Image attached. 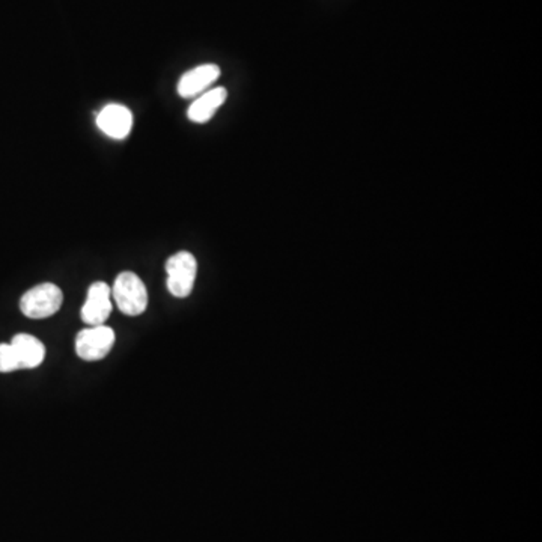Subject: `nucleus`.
Segmentation results:
<instances>
[{"label":"nucleus","instance_id":"nucleus-1","mask_svg":"<svg viewBox=\"0 0 542 542\" xmlns=\"http://www.w3.org/2000/svg\"><path fill=\"white\" fill-rule=\"evenodd\" d=\"M112 297L124 315H142L148 308V290L136 273L124 271L116 278Z\"/></svg>","mask_w":542,"mask_h":542},{"label":"nucleus","instance_id":"nucleus-2","mask_svg":"<svg viewBox=\"0 0 542 542\" xmlns=\"http://www.w3.org/2000/svg\"><path fill=\"white\" fill-rule=\"evenodd\" d=\"M64 294L55 283H41L30 288L20 300V311L32 320H43L55 315L62 308Z\"/></svg>","mask_w":542,"mask_h":542},{"label":"nucleus","instance_id":"nucleus-3","mask_svg":"<svg viewBox=\"0 0 542 542\" xmlns=\"http://www.w3.org/2000/svg\"><path fill=\"white\" fill-rule=\"evenodd\" d=\"M167 291L176 299H186L197 281V258L190 252H178L166 260Z\"/></svg>","mask_w":542,"mask_h":542},{"label":"nucleus","instance_id":"nucleus-4","mask_svg":"<svg viewBox=\"0 0 542 542\" xmlns=\"http://www.w3.org/2000/svg\"><path fill=\"white\" fill-rule=\"evenodd\" d=\"M115 339V330L107 325L88 327L76 336V353L85 362H99L111 353Z\"/></svg>","mask_w":542,"mask_h":542},{"label":"nucleus","instance_id":"nucleus-5","mask_svg":"<svg viewBox=\"0 0 542 542\" xmlns=\"http://www.w3.org/2000/svg\"><path fill=\"white\" fill-rule=\"evenodd\" d=\"M112 309V288L106 282H94L88 290L86 302L80 311L81 321L88 325H103Z\"/></svg>","mask_w":542,"mask_h":542},{"label":"nucleus","instance_id":"nucleus-6","mask_svg":"<svg viewBox=\"0 0 542 542\" xmlns=\"http://www.w3.org/2000/svg\"><path fill=\"white\" fill-rule=\"evenodd\" d=\"M220 69L216 64L199 65L197 69H188L181 76L176 90L181 99H195L204 94L214 81L220 78Z\"/></svg>","mask_w":542,"mask_h":542},{"label":"nucleus","instance_id":"nucleus-7","mask_svg":"<svg viewBox=\"0 0 542 542\" xmlns=\"http://www.w3.org/2000/svg\"><path fill=\"white\" fill-rule=\"evenodd\" d=\"M97 127L106 136L122 141L129 136L133 129L132 111L122 104H107L97 116Z\"/></svg>","mask_w":542,"mask_h":542},{"label":"nucleus","instance_id":"nucleus-8","mask_svg":"<svg viewBox=\"0 0 542 542\" xmlns=\"http://www.w3.org/2000/svg\"><path fill=\"white\" fill-rule=\"evenodd\" d=\"M227 99L228 90L222 86L207 90L204 94L199 95L188 107V120L197 122V124H206L216 115V112L225 104Z\"/></svg>","mask_w":542,"mask_h":542},{"label":"nucleus","instance_id":"nucleus-9","mask_svg":"<svg viewBox=\"0 0 542 542\" xmlns=\"http://www.w3.org/2000/svg\"><path fill=\"white\" fill-rule=\"evenodd\" d=\"M9 344L17 356L20 369H34L44 362L46 346L37 337L27 334L16 335Z\"/></svg>","mask_w":542,"mask_h":542},{"label":"nucleus","instance_id":"nucleus-10","mask_svg":"<svg viewBox=\"0 0 542 542\" xmlns=\"http://www.w3.org/2000/svg\"><path fill=\"white\" fill-rule=\"evenodd\" d=\"M20 369L17 356L14 353L11 344H0V372L8 374Z\"/></svg>","mask_w":542,"mask_h":542}]
</instances>
